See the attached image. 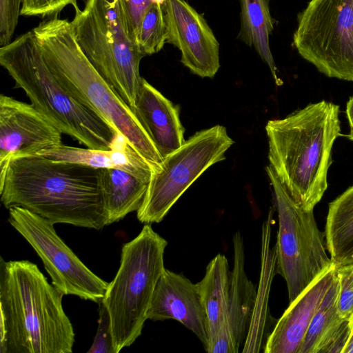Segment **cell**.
<instances>
[{
  "mask_svg": "<svg viewBox=\"0 0 353 353\" xmlns=\"http://www.w3.org/2000/svg\"><path fill=\"white\" fill-rule=\"evenodd\" d=\"M1 201L52 224L99 230L108 225L100 169L37 155L12 157L0 169Z\"/></svg>",
  "mask_w": 353,
  "mask_h": 353,
  "instance_id": "cell-1",
  "label": "cell"
},
{
  "mask_svg": "<svg viewBox=\"0 0 353 353\" xmlns=\"http://www.w3.org/2000/svg\"><path fill=\"white\" fill-rule=\"evenodd\" d=\"M61 294L35 263L0 259V353H71Z\"/></svg>",
  "mask_w": 353,
  "mask_h": 353,
  "instance_id": "cell-2",
  "label": "cell"
},
{
  "mask_svg": "<svg viewBox=\"0 0 353 353\" xmlns=\"http://www.w3.org/2000/svg\"><path fill=\"white\" fill-rule=\"evenodd\" d=\"M339 114V105L322 100L265 125L269 166L305 210H314L327 188L332 146L342 136Z\"/></svg>",
  "mask_w": 353,
  "mask_h": 353,
  "instance_id": "cell-3",
  "label": "cell"
},
{
  "mask_svg": "<svg viewBox=\"0 0 353 353\" xmlns=\"http://www.w3.org/2000/svg\"><path fill=\"white\" fill-rule=\"evenodd\" d=\"M32 30L46 63L60 83L108 121L156 171L163 158L132 110L87 58L71 21L58 17L46 19Z\"/></svg>",
  "mask_w": 353,
  "mask_h": 353,
  "instance_id": "cell-4",
  "label": "cell"
},
{
  "mask_svg": "<svg viewBox=\"0 0 353 353\" xmlns=\"http://www.w3.org/2000/svg\"><path fill=\"white\" fill-rule=\"evenodd\" d=\"M0 64L31 104L62 134L95 150H110L121 136L72 96L46 63L32 30L0 48Z\"/></svg>",
  "mask_w": 353,
  "mask_h": 353,
  "instance_id": "cell-5",
  "label": "cell"
},
{
  "mask_svg": "<svg viewBox=\"0 0 353 353\" xmlns=\"http://www.w3.org/2000/svg\"><path fill=\"white\" fill-rule=\"evenodd\" d=\"M71 23L92 65L134 112L144 56L132 39L123 0H85Z\"/></svg>",
  "mask_w": 353,
  "mask_h": 353,
  "instance_id": "cell-6",
  "label": "cell"
},
{
  "mask_svg": "<svg viewBox=\"0 0 353 353\" xmlns=\"http://www.w3.org/2000/svg\"><path fill=\"white\" fill-rule=\"evenodd\" d=\"M167 241L145 224L123 244L119 270L101 301L108 310L115 353L141 334L156 285L164 269Z\"/></svg>",
  "mask_w": 353,
  "mask_h": 353,
  "instance_id": "cell-7",
  "label": "cell"
},
{
  "mask_svg": "<svg viewBox=\"0 0 353 353\" xmlns=\"http://www.w3.org/2000/svg\"><path fill=\"white\" fill-rule=\"evenodd\" d=\"M266 172L279 219L276 272L286 282L291 303L333 262L326 253L325 234L318 228L313 210H305L296 203L269 165Z\"/></svg>",
  "mask_w": 353,
  "mask_h": 353,
  "instance_id": "cell-8",
  "label": "cell"
},
{
  "mask_svg": "<svg viewBox=\"0 0 353 353\" xmlns=\"http://www.w3.org/2000/svg\"><path fill=\"white\" fill-rule=\"evenodd\" d=\"M234 143L221 125L196 132L165 157L152 172L137 219L145 224L161 222L185 190L212 165L225 159Z\"/></svg>",
  "mask_w": 353,
  "mask_h": 353,
  "instance_id": "cell-9",
  "label": "cell"
},
{
  "mask_svg": "<svg viewBox=\"0 0 353 353\" xmlns=\"http://www.w3.org/2000/svg\"><path fill=\"white\" fill-rule=\"evenodd\" d=\"M293 45L325 76L353 81V0H310L298 15Z\"/></svg>",
  "mask_w": 353,
  "mask_h": 353,
  "instance_id": "cell-10",
  "label": "cell"
},
{
  "mask_svg": "<svg viewBox=\"0 0 353 353\" xmlns=\"http://www.w3.org/2000/svg\"><path fill=\"white\" fill-rule=\"evenodd\" d=\"M10 225L43 263L52 284L63 295L99 303L109 283L92 272L57 234L54 224L21 207L8 209Z\"/></svg>",
  "mask_w": 353,
  "mask_h": 353,
  "instance_id": "cell-11",
  "label": "cell"
},
{
  "mask_svg": "<svg viewBox=\"0 0 353 353\" xmlns=\"http://www.w3.org/2000/svg\"><path fill=\"white\" fill-rule=\"evenodd\" d=\"M166 43L181 52L192 73L213 78L220 68L219 43L204 17L186 0H165Z\"/></svg>",
  "mask_w": 353,
  "mask_h": 353,
  "instance_id": "cell-12",
  "label": "cell"
},
{
  "mask_svg": "<svg viewBox=\"0 0 353 353\" xmlns=\"http://www.w3.org/2000/svg\"><path fill=\"white\" fill-rule=\"evenodd\" d=\"M62 133L31 103L0 96V169L14 157L62 143Z\"/></svg>",
  "mask_w": 353,
  "mask_h": 353,
  "instance_id": "cell-13",
  "label": "cell"
},
{
  "mask_svg": "<svg viewBox=\"0 0 353 353\" xmlns=\"http://www.w3.org/2000/svg\"><path fill=\"white\" fill-rule=\"evenodd\" d=\"M234 263L230 272L229 301L225 321L205 351L237 353L247 338L254 316L257 292L245 268L243 240L240 232L233 237Z\"/></svg>",
  "mask_w": 353,
  "mask_h": 353,
  "instance_id": "cell-14",
  "label": "cell"
},
{
  "mask_svg": "<svg viewBox=\"0 0 353 353\" xmlns=\"http://www.w3.org/2000/svg\"><path fill=\"white\" fill-rule=\"evenodd\" d=\"M147 319H174L192 331L206 350L207 321L196 287L188 278L166 268L156 285L147 312Z\"/></svg>",
  "mask_w": 353,
  "mask_h": 353,
  "instance_id": "cell-15",
  "label": "cell"
},
{
  "mask_svg": "<svg viewBox=\"0 0 353 353\" xmlns=\"http://www.w3.org/2000/svg\"><path fill=\"white\" fill-rule=\"evenodd\" d=\"M336 270L333 263L290 303L268 335L264 352H300L310 321L336 275Z\"/></svg>",
  "mask_w": 353,
  "mask_h": 353,
  "instance_id": "cell-16",
  "label": "cell"
},
{
  "mask_svg": "<svg viewBox=\"0 0 353 353\" xmlns=\"http://www.w3.org/2000/svg\"><path fill=\"white\" fill-rule=\"evenodd\" d=\"M134 114L163 159L185 141L179 107L142 79L135 101Z\"/></svg>",
  "mask_w": 353,
  "mask_h": 353,
  "instance_id": "cell-17",
  "label": "cell"
},
{
  "mask_svg": "<svg viewBox=\"0 0 353 353\" xmlns=\"http://www.w3.org/2000/svg\"><path fill=\"white\" fill-rule=\"evenodd\" d=\"M48 159L81 164L98 169L117 168L142 179L150 181L153 170L150 164L120 136L110 150H95L63 144L43 149L37 154Z\"/></svg>",
  "mask_w": 353,
  "mask_h": 353,
  "instance_id": "cell-18",
  "label": "cell"
},
{
  "mask_svg": "<svg viewBox=\"0 0 353 353\" xmlns=\"http://www.w3.org/2000/svg\"><path fill=\"white\" fill-rule=\"evenodd\" d=\"M339 290L336 270V275L310 321L299 353H343L350 334V323L338 311Z\"/></svg>",
  "mask_w": 353,
  "mask_h": 353,
  "instance_id": "cell-19",
  "label": "cell"
},
{
  "mask_svg": "<svg viewBox=\"0 0 353 353\" xmlns=\"http://www.w3.org/2000/svg\"><path fill=\"white\" fill-rule=\"evenodd\" d=\"M230 272L225 256L218 254L208 264L203 278L196 283L206 316L208 345L219 334L225 321Z\"/></svg>",
  "mask_w": 353,
  "mask_h": 353,
  "instance_id": "cell-20",
  "label": "cell"
},
{
  "mask_svg": "<svg viewBox=\"0 0 353 353\" xmlns=\"http://www.w3.org/2000/svg\"><path fill=\"white\" fill-rule=\"evenodd\" d=\"M100 179L108 225L139 209L150 182L117 168L100 169Z\"/></svg>",
  "mask_w": 353,
  "mask_h": 353,
  "instance_id": "cell-21",
  "label": "cell"
},
{
  "mask_svg": "<svg viewBox=\"0 0 353 353\" xmlns=\"http://www.w3.org/2000/svg\"><path fill=\"white\" fill-rule=\"evenodd\" d=\"M240 30L238 38L253 48L268 65L277 85L283 84L270 47V36L274 20L270 11V0H240Z\"/></svg>",
  "mask_w": 353,
  "mask_h": 353,
  "instance_id": "cell-22",
  "label": "cell"
},
{
  "mask_svg": "<svg viewBox=\"0 0 353 353\" xmlns=\"http://www.w3.org/2000/svg\"><path fill=\"white\" fill-rule=\"evenodd\" d=\"M324 234L332 262L353 264V185L330 203Z\"/></svg>",
  "mask_w": 353,
  "mask_h": 353,
  "instance_id": "cell-23",
  "label": "cell"
},
{
  "mask_svg": "<svg viewBox=\"0 0 353 353\" xmlns=\"http://www.w3.org/2000/svg\"><path fill=\"white\" fill-rule=\"evenodd\" d=\"M166 39L167 28L163 3L154 1L141 20L137 44L144 57L150 56L162 50L167 43Z\"/></svg>",
  "mask_w": 353,
  "mask_h": 353,
  "instance_id": "cell-24",
  "label": "cell"
},
{
  "mask_svg": "<svg viewBox=\"0 0 353 353\" xmlns=\"http://www.w3.org/2000/svg\"><path fill=\"white\" fill-rule=\"evenodd\" d=\"M68 6H72L74 11L80 9L77 0H23L21 15L44 19L57 17Z\"/></svg>",
  "mask_w": 353,
  "mask_h": 353,
  "instance_id": "cell-25",
  "label": "cell"
},
{
  "mask_svg": "<svg viewBox=\"0 0 353 353\" xmlns=\"http://www.w3.org/2000/svg\"><path fill=\"white\" fill-rule=\"evenodd\" d=\"M339 283L337 307L345 319L353 317V264L336 266Z\"/></svg>",
  "mask_w": 353,
  "mask_h": 353,
  "instance_id": "cell-26",
  "label": "cell"
},
{
  "mask_svg": "<svg viewBox=\"0 0 353 353\" xmlns=\"http://www.w3.org/2000/svg\"><path fill=\"white\" fill-rule=\"evenodd\" d=\"M23 0H0V45L10 43L18 24Z\"/></svg>",
  "mask_w": 353,
  "mask_h": 353,
  "instance_id": "cell-27",
  "label": "cell"
},
{
  "mask_svg": "<svg viewBox=\"0 0 353 353\" xmlns=\"http://www.w3.org/2000/svg\"><path fill=\"white\" fill-rule=\"evenodd\" d=\"M99 304V317L97 334L88 353H115L108 310L101 302Z\"/></svg>",
  "mask_w": 353,
  "mask_h": 353,
  "instance_id": "cell-28",
  "label": "cell"
},
{
  "mask_svg": "<svg viewBox=\"0 0 353 353\" xmlns=\"http://www.w3.org/2000/svg\"><path fill=\"white\" fill-rule=\"evenodd\" d=\"M123 1L128 17L130 34L132 40L137 46V39L141 20L153 0H123Z\"/></svg>",
  "mask_w": 353,
  "mask_h": 353,
  "instance_id": "cell-29",
  "label": "cell"
},
{
  "mask_svg": "<svg viewBox=\"0 0 353 353\" xmlns=\"http://www.w3.org/2000/svg\"><path fill=\"white\" fill-rule=\"evenodd\" d=\"M345 113L349 122L350 131L348 134H342V136H345L350 141H353V96L351 97L347 102Z\"/></svg>",
  "mask_w": 353,
  "mask_h": 353,
  "instance_id": "cell-30",
  "label": "cell"
},
{
  "mask_svg": "<svg viewBox=\"0 0 353 353\" xmlns=\"http://www.w3.org/2000/svg\"><path fill=\"white\" fill-rule=\"evenodd\" d=\"M350 334L343 353H353V317L350 319Z\"/></svg>",
  "mask_w": 353,
  "mask_h": 353,
  "instance_id": "cell-31",
  "label": "cell"
},
{
  "mask_svg": "<svg viewBox=\"0 0 353 353\" xmlns=\"http://www.w3.org/2000/svg\"><path fill=\"white\" fill-rule=\"evenodd\" d=\"M187 1V0H186Z\"/></svg>",
  "mask_w": 353,
  "mask_h": 353,
  "instance_id": "cell-32",
  "label": "cell"
},
{
  "mask_svg": "<svg viewBox=\"0 0 353 353\" xmlns=\"http://www.w3.org/2000/svg\"></svg>",
  "mask_w": 353,
  "mask_h": 353,
  "instance_id": "cell-33",
  "label": "cell"
}]
</instances>
